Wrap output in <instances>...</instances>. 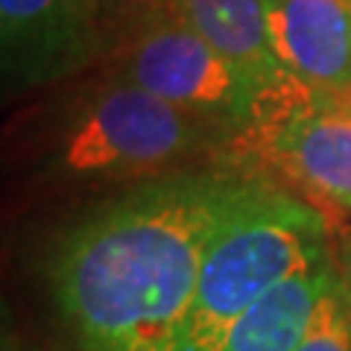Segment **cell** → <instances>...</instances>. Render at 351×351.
Listing matches in <instances>:
<instances>
[{
    "instance_id": "cell-4",
    "label": "cell",
    "mask_w": 351,
    "mask_h": 351,
    "mask_svg": "<svg viewBox=\"0 0 351 351\" xmlns=\"http://www.w3.org/2000/svg\"><path fill=\"white\" fill-rule=\"evenodd\" d=\"M205 138V120L112 80L64 132L59 167L73 176H147L191 156Z\"/></svg>"
},
{
    "instance_id": "cell-5",
    "label": "cell",
    "mask_w": 351,
    "mask_h": 351,
    "mask_svg": "<svg viewBox=\"0 0 351 351\" xmlns=\"http://www.w3.org/2000/svg\"><path fill=\"white\" fill-rule=\"evenodd\" d=\"M112 80L144 88L228 135L243 126L255 97L246 76L184 18L156 24L117 47Z\"/></svg>"
},
{
    "instance_id": "cell-1",
    "label": "cell",
    "mask_w": 351,
    "mask_h": 351,
    "mask_svg": "<svg viewBox=\"0 0 351 351\" xmlns=\"http://www.w3.org/2000/svg\"><path fill=\"white\" fill-rule=\"evenodd\" d=\"M240 176L176 173L82 217L50 255V290L85 351H179L199 269Z\"/></svg>"
},
{
    "instance_id": "cell-9",
    "label": "cell",
    "mask_w": 351,
    "mask_h": 351,
    "mask_svg": "<svg viewBox=\"0 0 351 351\" xmlns=\"http://www.w3.org/2000/svg\"><path fill=\"white\" fill-rule=\"evenodd\" d=\"M179 12L255 91L284 71L269 47L263 0H179Z\"/></svg>"
},
{
    "instance_id": "cell-7",
    "label": "cell",
    "mask_w": 351,
    "mask_h": 351,
    "mask_svg": "<svg viewBox=\"0 0 351 351\" xmlns=\"http://www.w3.org/2000/svg\"><path fill=\"white\" fill-rule=\"evenodd\" d=\"M272 56L319 94L351 91V0H263Z\"/></svg>"
},
{
    "instance_id": "cell-6",
    "label": "cell",
    "mask_w": 351,
    "mask_h": 351,
    "mask_svg": "<svg viewBox=\"0 0 351 351\" xmlns=\"http://www.w3.org/2000/svg\"><path fill=\"white\" fill-rule=\"evenodd\" d=\"M100 50L103 0H0V56L9 88L64 80Z\"/></svg>"
},
{
    "instance_id": "cell-2",
    "label": "cell",
    "mask_w": 351,
    "mask_h": 351,
    "mask_svg": "<svg viewBox=\"0 0 351 351\" xmlns=\"http://www.w3.org/2000/svg\"><path fill=\"white\" fill-rule=\"evenodd\" d=\"M328 258V219L302 196L261 176H240L208 243L179 351H214L243 311Z\"/></svg>"
},
{
    "instance_id": "cell-10",
    "label": "cell",
    "mask_w": 351,
    "mask_h": 351,
    "mask_svg": "<svg viewBox=\"0 0 351 351\" xmlns=\"http://www.w3.org/2000/svg\"><path fill=\"white\" fill-rule=\"evenodd\" d=\"M295 351H351V284L339 272Z\"/></svg>"
},
{
    "instance_id": "cell-8",
    "label": "cell",
    "mask_w": 351,
    "mask_h": 351,
    "mask_svg": "<svg viewBox=\"0 0 351 351\" xmlns=\"http://www.w3.org/2000/svg\"><path fill=\"white\" fill-rule=\"evenodd\" d=\"M337 272L325 261L278 284L226 328L214 351H295Z\"/></svg>"
},
{
    "instance_id": "cell-12",
    "label": "cell",
    "mask_w": 351,
    "mask_h": 351,
    "mask_svg": "<svg viewBox=\"0 0 351 351\" xmlns=\"http://www.w3.org/2000/svg\"><path fill=\"white\" fill-rule=\"evenodd\" d=\"M331 100L337 103V106H343V108H348L351 112V91H343V94H328Z\"/></svg>"
},
{
    "instance_id": "cell-11",
    "label": "cell",
    "mask_w": 351,
    "mask_h": 351,
    "mask_svg": "<svg viewBox=\"0 0 351 351\" xmlns=\"http://www.w3.org/2000/svg\"><path fill=\"white\" fill-rule=\"evenodd\" d=\"M173 18H182L179 0H103L106 44L114 41L117 47Z\"/></svg>"
},
{
    "instance_id": "cell-3",
    "label": "cell",
    "mask_w": 351,
    "mask_h": 351,
    "mask_svg": "<svg viewBox=\"0 0 351 351\" xmlns=\"http://www.w3.org/2000/svg\"><path fill=\"white\" fill-rule=\"evenodd\" d=\"M232 141L313 202L351 211V112L328 94L281 71L255 91Z\"/></svg>"
}]
</instances>
